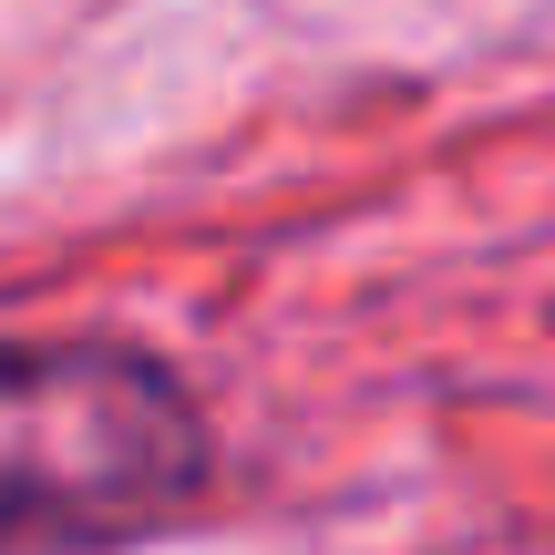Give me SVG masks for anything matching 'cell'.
<instances>
[{"instance_id":"1","label":"cell","mask_w":555,"mask_h":555,"mask_svg":"<svg viewBox=\"0 0 555 555\" xmlns=\"http://www.w3.org/2000/svg\"><path fill=\"white\" fill-rule=\"evenodd\" d=\"M217 422L134 339H0V555H93L196 515Z\"/></svg>"}]
</instances>
